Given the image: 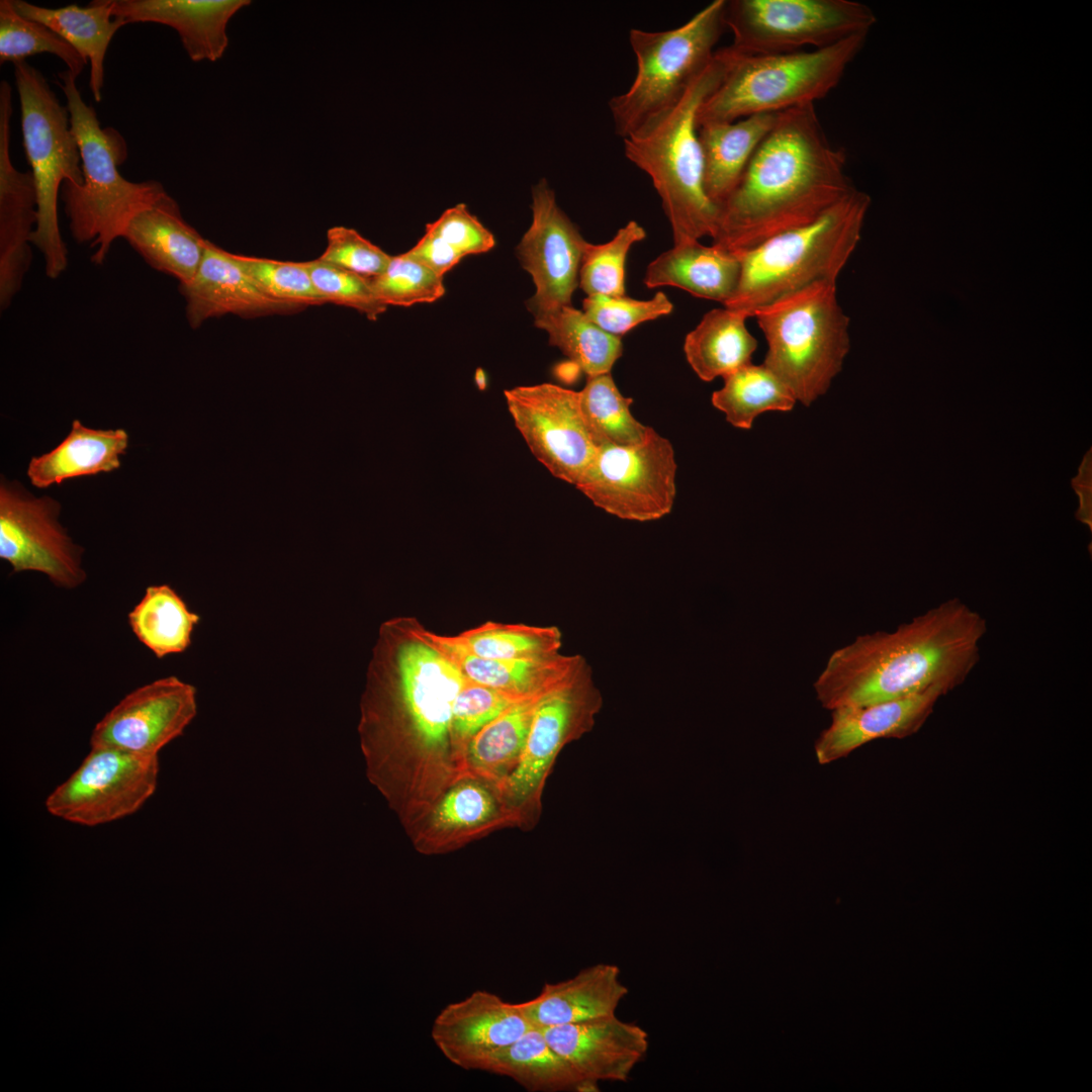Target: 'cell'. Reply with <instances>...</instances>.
<instances>
[{"label":"cell","instance_id":"24","mask_svg":"<svg viewBox=\"0 0 1092 1092\" xmlns=\"http://www.w3.org/2000/svg\"><path fill=\"white\" fill-rule=\"evenodd\" d=\"M249 0H112V15L126 24L154 22L174 28L193 62H215L225 52L230 19Z\"/></svg>","mask_w":1092,"mask_h":1092},{"label":"cell","instance_id":"29","mask_svg":"<svg viewBox=\"0 0 1092 1092\" xmlns=\"http://www.w3.org/2000/svg\"><path fill=\"white\" fill-rule=\"evenodd\" d=\"M127 447L124 429H92L74 420L57 447L30 459L26 475L33 486L48 488L66 479L111 472L120 467Z\"/></svg>","mask_w":1092,"mask_h":1092},{"label":"cell","instance_id":"37","mask_svg":"<svg viewBox=\"0 0 1092 1092\" xmlns=\"http://www.w3.org/2000/svg\"><path fill=\"white\" fill-rule=\"evenodd\" d=\"M541 697L513 704L467 743L463 754L474 771L503 783L522 753Z\"/></svg>","mask_w":1092,"mask_h":1092},{"label":"cell","instance_id":"44","mask_svg":"<svg viewBox=\"0 0 1092 1092\" xmlns=\"http://www.w3.org/2000/svg\"><path fill=\"white\" fill-rule=\"evenodd\" d=\"M583 312L606 333L621 337L638 325L669 314L672 302L663 291L648 300L623 296L592 295L582 301Z\"/></svg>","mask_w":1092,"mask_h":1092},{"label":"cell","instance_id":"5","mask_svg":"<svg viewBox=\"0 0 1092 1092\" xmlns=\"http://www.w3.org/2000/svg\"><path fill=\"white\" fill-rule=\"evenodd\" d=\"M69 70L58 73L57 83L66 97L71 127L80 149L84 180L65 181L60 198L69 228L78 243L94 249L92 262L100 265L113 242L123 238L130 221L166 193L154 180L131 182L118 171L127 157L126 143L113 127L100 126L95 109L86 104Z\"/></svg>","mask_w":1092,"mask_h":1092},{"label":"cell","instance_id":"12","mask_svg":"<svg viewBox=\"0 0 1092 1092\" xmlns=\"http://www.w3.org/2000/svg\"><path fill=\"white\" fill-rule=\"evenodd\" d=\"M676 468L672 444L650 427L641 443L600 446L575 487L619 519L656 521L673 508Z\"/></svg>","mask_w":1092,"mask_h":1092},{"label":"cell","instance_id":"19","mask_svg":"<svg viewBox=\"0 0 1092 1092\" xmlns=\"http://www.w3.org/2000/svg\"><path fill=\"white\" fill-rule=\"evenodd\" d=\"M532 1023L519 1004L477 990L436 1016L431 1036L442 1055L464 1070L482 1071L488 1060L522 1037Z\"/></svg>","mask_w":1092,"mask_h":1092},{"label":"cell","instance_id":"43","mask_svg":"<svg viewBox=\"0 0 1092 1092\" xmlns=\"http://www.w3.org/2000/svg\"><path fill=\"white\" fill-rule=\"evenodd\" d=\"M233 255L247 274L272 298L302 308L327 303L316 291L302 262Z\"/></svg>","mask_w":1092,"mask_h":1092},{"label":"cell","instance_id":"28","mask_svg":"<svg viewBox=\"0 0 1092 1092\" xmlns=\"http://www.w3.org/2000/svg\"><path fill=\"white\" fill-rule=\"evenodd\" d=\"M741 275L740 256L700 241L673 245L650 262L643 283L652 289L673 286L696 297L725 304L734 294Z\"/></svg>","mask_w":1092,"mask_h":1092},{"label":"cell","instance_id":"4","mask_svg":"<svg viewBox=\"0 0 1092 1092\" xmlns=\"http://www.w3.org/2000/svg\"><path fill=\"white\" fill-rule=\"evenodd\" d=\"M726 65L725 48L717 50L674 106L623 139L625 157L651 179L673 245L712 238L715 231L717 207L705 192L697 113L719 85Z\"/></svg>","mask_w":1092,"mask_h":1092},{"label":"cell","instance_id":"23","mask_svg":"<svg viewBox=\"0 0 1092 1092\" xmlns=\"http://www.w3.org/2000/svg\"><path fill=\"white\" fill-rule=\"evenodd\" d=\"M944 694L931 689L911 696L832 710L831 723L815 742L820 764L847 756L880 738H905L916 733Z\"/></svg>","mask_w":1092,"mask_h":1092},{"label":"cell","instance_id":"32","mask_svg":"<svg viewBox=\"0 0 1092 1092\" xmlns=\"http://www.w3.org/2000/svg\"><path fill=\"white\" fill-rule=\"evenodd\" d=\"M747 318L736 310L714 308L687 335L685 355L700 379L724 378L751 363L757 340L746 327Z\"/></svg>","mask_w":1092,"mask_h":1092},{"label":"cell","instance_id":"6","mask_svg":"<svg viewBox=\"0 0 1092 1092\" xmlns=\"http://www.w3.org/2000/svg\"><path fill=\"white\" fill-rule=\"evenodd\" d=\"M871 197L854 187L815 221L738 256L741 275L726 308L753 316L759 307L817 282H837L857 244Z\"/></svg>","mask_w":1092,"mask_h":1092},{"label":"cell","instance_id":"41","mask_svg":"<svg viewBox=\"0 0 1092 1092\" xmlns=\"http://www.w3.org/2000/svg\"><path fill=\"white\" fill-rule=\"evenodd\" d=\"M646 232L637 221L630 220L619 229L612 240L604 244L587 243L579 269V286L587 296H623L625 265L630 248L643 241Z\"/></svg>","mask_w":1092,"mask_h":1092},{"label":"cell","instance_id":"40","mask_svg":"<svg viewBox=\"0 0 1092 1092\" xmlns=\"http://www.w3.org/2000/svg\"><path fill=\"white\" fill-rule=\"evenodd\" d=\"M44 53L61 59L77 78L88 64L79 52L48 26L20 15L12 0H1L0 63H15Z\"/></svg>","mask_w":1092,"mask_h":1092},{"label":"cell","instance_id":"1","mask_svg":"<svg viewBox=\"0 0 1092 1092\" xmlns=\"http://www.w3.org/2000/svg\"><path fill=\"white\" fill-rule=\"evenodd\" d=\"M845 167V150L830 143L815 104L779 112L717 209L713 245L740 255L815 221L855 187Z\"/></svg>","mask_w":1092,"mask_h":1092},{"label":"cell","instance_id":"8","mask_svg":"<svg viewBox=\"0 0 1092 1092\" xmlns=\"http://www.w3.org/2000/svg\"><path fill=\"white\" fill-rule=\"evenodd\" d=\"M767 352L763 365L810 405L826 393L850 349L849 317L836 282L811 284L755 310Z\"/></svg>","mask_w":1092,"mask_h":1092},{"label":"cell","instance_id":"14","mask_svg":"<svg viewBox=\"0 0 1092 1092\" xmlns=\"http://www.w3.org/2000/svg\"><path fill=\"white\" fill-rule=\"evenodd\" d=\"M603 704L584 659L564 681L543 695L535 708L522 753L502 790L519 809H534L561 748L592 730Z\"/></svg>","mask_w":1092,"mask_h":1092},{"label":"cell","instance_id":"30","mask_svg":"<svg viewBox=\"0 0 1092 1092\" xmlns=\"http://www.w3.org/2000/svg\"><path fill=\"white\" fill-rule=\"evenodd\" d=\"M16 11L37 21L69 42L90 62L89 87L96 102L102 100L104 59L116 31L126 23L112 15V0H93L82 7L69 4L47 8L23 0H12Z\"/></svg>","mask_w":1092,"mask_h":1092},{"label":"cell","instance_id":"18","mask_svg":"<svg viewBox=\"0 0 1092 1092\" xmlns=\"http://www.w3.org/2000/svg\"><path fill=\"white\" fill-rule=\"evenodd\" d=\"M197 713L195 688L171 675L144 685L118 702L93 728L91 746L159 754L181 736Z\"/></svg>","mask_w":1092,"mask_h":1092},{"label":"cell","instance_id":"11","mask_svg":"<svg viewBox=\"0 0 1092 1092\" xmlns=\"http://www.w3.org/2000/svg\"><path fill=\"white\" fill-rule=\"evenodd\" d=\"M876 21L870 7L851 0H726L724 10L730 47L743 55L828 47L868 34Z\"/></svg>","mask_w":1092,"mask_h":1092},{"label":"cell","instance_id":"39","mask_svg":"<svg viewBox=\"0 0 1092 1092\" xmlns=\"http://www.w3.org/2000/svg\"><path fill=\"white\" fill-rule=\"evenodd\" d=\"M455 638L472 654L491 659H524L558 653L562 634L556 626L486 621Z\"/></svg>","mask_w":1092,"mask_h":1092},{"label":"cell","instance_id":"25","mask_svg":"<svg viewBox=\"0 0 1092 1092\" xmlns=\"http://www.w3.org/2000/svg\"><path fill=\"white\" fill-rule=\"evenodd\" d=\"M422 632L466 679L520 700L543 696L564 681L584 660L579 654L560 652L524 659L484 658L469 652L455 636L441 635L424 626Z\"/></svg>","mask_w":1092,"mask_h":1092},{"label":"cell","instance_id":"51","mask_svg":"<svg viewBox=\"0 0 1092 1092\" xmlns=\"http://www.w3.org/2000/svg\"><path fill=\"white\" fill-rule=\"evenodd\" d=\"M475 383L480 389H484L486 387L485 373L481 368H478L475 371Z\"/></svg>","mask_w":1092,"mask_h":1092},{"label":"cell","instance_id":"35","mask_svg":"<svg viewBox=\"0 0 1092 1092\" xmlns=\"http://www.w3.org/2000/svg\"><path fill=\"white\" fill-rule=\"evenodd\" d=\"M534 324L587 377L610 373L622 356L621 338L606 333L572 305L535 318Z\"/></svg>","mask_w":1092,"mask_h":1092},{"label":"cell","instance_id":"2","mask_svg":"<svg viewBox=\"0 0 1092 1092\" xmlns=\"http://www.w3.org/2000/svg\"><path fill=\"white\" fill-rule=\"evenodd\" d=\"M987 621L947 599L893 631L856 637L833 651L813 684L827 710L899 699L931 689L946 695L980 660Z\"/></svg>","mask_w":1092,"mask_h":1092},{"label":"cell","instance_id":"21","mask_svg":"<svg viewBox=\"0 0 1092 1092\" xmlns=\"http://www.w3.org/2000/svg\"><path fill=\"white\" fill-rule=\"evenodd\" d=\"M541 1029L576 1074L597 1086L626 1081L649 1046L644 1028L616 1014Z\"/></svg>","mask_w":1092,"mask_h":1092},{"label":"cell","instance_id":"38","mask_svg":"<svg viewBox=\"0 0 1092 1092\" xmlns=\"http://www.w3.org/2000/svg\"><path fill=\"white\" fill-rule=\"evenodd\" d=\"M633 399L625 397L610 373L587 377L579 391V405L594 444L630 446L641 443L650 427L630 411Z\"/></svg>","mask_w":1092,"mask_h":1092},{"label":"cell","instance_id":"47","mask_svg":"<svg viewBox=\"0 0 1092 1092\" xmlns=\"http://www.w3.org/2000/svg\"><path fill=\"white\" fill-rule=\"evenodd\" d=\"M391 258L357 231L345 226H334L328 231L326 250L318 257L326 263L367 279L383 273Z\"/></svg>","mask_w":1092,"mask_h":1092},{"label":"cell","instance_id":"10","mask_svg":"<svg viewBox=\"0 0 1092 1092\" xmlns=\"http://www.w3.org/2000/svg\"><path fill=\"white\" fill-rule=\"evenodd\" d=\"M13 65L23 147L37 196V223L31 244L43 257L46 274L56 279L68 265L59 228L58 199L65 181L83 183L80 149L67 106L61 104L41 72L25 60Z\"/></svg>","mask_w":1092,"mask_h":1092},{"label":"cell","instance_id":"27","mask_svg":"<svg viewBox=\"0 0 1092 1092\" xmlns=\"http://www.w3.org/2000/svg\"><path fill=\"white\" fill-rule=\"evenodd\" d=\"M627 994L618 966L597 964L570 979L546 983L520 1005L533 1026L546 1028L614 1015Z\"/></svg>","mask_w":1092,"mask_h":1092},{"label":"cell","instance_id":"9","mask_svg":"<svg viewBox=\"0 0 1092 1092\" xmlns=\"http://www.w3.org/2000/svg\"><path fill=\"white\" fill-rule=\"evenodd\" d=\"M725 2L712 1L675 28L630 29L636 74L628 90L609 101L617 135H631L674 106L706 69L726 28Z\"/></svg>","mask_w":1092,"mask_h":1092},{"label":"cell","instance_id":"45","mask_svg":"<svg viewBox=\"0 0 1092 1092\" xmlns=\"http://www.w3.org/2000/svg\"><path fill=\"white\" fill-rule=\"evenodd\" d=\"M316 291L327 303L354 308L371 321L383 313L387 306L376 297L370 279L314 259L302 262Z\"/></svg>","mask_w":1092,"mask_h":1092},{"label":"cell","instance_id":"20","mask_svg":"<svg viewBox=\"0 0 1092 1092\" xmlns=\"http://www.w3.org/2000/svg\"><path fill=\"white\" fill-rule=\"evenodd\" d=\"M12 90L0 82V304L7 308L31 263L37 196L31 172L18 171L10 156Z\"/></svg>","mask_w":1092,"mask_h":1092},{"label":"cell","instance_id":"46","mask_svg":"<svg viewBox=\"0 0 1092 1092\" xmlns=\"http://www.w3.org/2000/svg\"><path fill=\"white\" fill-rule=\"evenodd\" d=\"M519 701L509 694L465 678L453 708V747L463 752L467 743L484 726Z\"/></svg>","mask_w":1092,"mask_h":1092},{"label":"cell","instance_id":"16","mask_svg":"<svg viewBox=\"0 0 1092 1092\" xmlns=\"http://www.w3.org/2000/svg\"><path fill=\"white\" fill-rule=\"evenodd\" d=\"M504 394L532 454L553 476L575 486L598 450L582 418L579 391L541 383Z\"/></svg>","mask_w":1092,"mask_h":1092},{"label":"cell","instance_id":"17","mask_svg":"<svg viewBox=\"0 0 1092 1092\" xmlns=\"http://www.w3.org/2000/svg\"><path fill=\"white\" fill-rule=\"evenodd\" d=\"M531 209L532 221L517 246V255L536 288L526 304L535 320L572 305L588 242L559 207L545 179L532 188Z\"/></svg>","mask_w":1092,"mask_h":1092},{"label":"cell","instance_id":"3","mask_svg":"<svg viewBox=\"0 0 1092 1092\" xmlns=\"http://www.w3.org/2000/svg\"><path fill=\"white\" fill-rule=\"evenodd\" d=\"M422 627L414 617H396L379 628L360 723L369 760L403 748L443 758L453 747V708L465 677Z\"/></svg>","mask_w":1092,"mask_h":1092},{"label":"cell","instance_id":"42","mask_svg":"<svg viewBox=\"0 0 1092 1092\" xmlns=\"http://www.w3.org/2000/svg\"><path fill=\"white\" fill-rule=\"evenodd\" d=\"M370 282L376 297L385 306L433 302L445 294L443 277L405 253L392 256L384 272Z\"/></svg>","mask_w":1092,"mask_h":1092},{"label":"cell","instance_id":"36","mask_svg":"<svg viewBox=\"0 0 1092 1092\" xmlns=\"http://www.w3.org/2000/svg\"><path fill=\"white\" fill-rule=\"evenodd\" d=\"M712 403L735 428L749 430L766 412H790L797 400L786 384L763 364L749 363L728 374Z\"/></svg>","mask_w":1092,"mask_h":1092},{"label":"cell","instance_id":"26","mask_svg":"<svg viewBox=\"0 0 1092 1092\" xmlns=\"http://www.w3.org/2000/svg\"><path fill=\"white\" fill-rule=\"evenodd\" d=\"M123 239L152 268L175 277L180 285L192 280L208 243L167 192L130 221Z\"/></svg>","mask_w":1092,"mask_h":1092},{"label":"cell","instance_id":"31","mask_svg":"<svg viewBox=\"0 0 1092 1092\" xmlns=\"http://www.w3.org/2000/svg\"><path fill=\"white\" fill-rule=\"evenodd\" d=\"M777 116L778 113L754 114L731 122H712L698 127L704 161L705 192L717 209L738 185Z\"/></svg>","mask_w":1092,"mask_h":1092},{"label":"cell","instance_id":"7","mask_svg":"<svg viewBox=\"0 0 1092 1092\" xmlns=\"http://www.w3.org/2000/svg\"><path fill=\"white\" fill-rule=\"evenodd\" d=\"M867 36L856 34L828 47L784 54L743 55L726 47L725 73L700 105L698 127L815 104L839 84Z\"/></svg>","mask_w":1092,"mask_h":1092},{"label":"cell","instance_id":"22","mask_svg":"<svg viewBox=\"0 0 1092 1092\" xmlns=\"http://www.w3.org/2000/svg\"><path fill=\"white\" fill-rule=\"evenodd\" d=\"M179 287L186 299V316L192 329L225 314L255 317L303 309L267 295L239 265L233 253L209 241L194 277Z\"/></svg>","mask_w":1092,"mask_h":1092},{"label":"cell","instance_id":"49","mask_svg":"<svg viewBox=\"0 0 1092 1092\" xmlns=\"http://www.w3.org/2000/svg\"><path fill=\"white\" fill-rule=\"evenodd\" d=\"M426 231L441 238L462 257L487 252L495 244L493 235L465 204L448 208L437 220L427 224Z\"/></svg>","mask_w":1092,"mask_h":1092},{"label":"cell","instance_id":"33","mask_svg":"<svg viewBox=\"0 0 1092 1092\" xmlns=\"http://www.w3.org/2000/svg\"><path fill=\"white\" fill-rule=\"evenodd\" d=\"M482 1071L509 1077L533 1092H595L547 1041L540 1027L492 1056Z\"/></svg>","mask_w":1092,"mask_h":1092},{"label":"cell","instance_id":"48","mask_svg":"<svg viewBox=\"0 0 1092 1092\" xmlns=\"http://www.w3.org/2000/svg\"><path fill=\"white\" fill-rule=\"evenodd\" d=\"M490 794L474 783H464L451 789L435 810L434 821L444 829L478 826L494 813Z\"/></svg>","mask_w":1092,"mask_h":1092},{"label":"cell","instance_id":"15","mask_svg":"<svg viewBox=\"0 0 1092 1092\" xmlns=\"http://www.w3.org/2000/svg\"><path fill=\"white\" fill-rule=\"evenodd\" d=\"M62 506L35 496L17 480H0V558L12 571H36L55 585L73 589L86 579L84 549L59 521Z\"/></svg>","mask_w":1092,"mask_h":1092},{"label":"cell","instance_id":"13","mask_svg":"<svg viewBox=\"0 0 1092 1092\" xmlns=\"http://www.w3.org/2000/svg\"><path fill=\"white\" fill-rule=\"evenodd\" d=\"M158 754L91 746L79 767L46 799L47 811L65 821L98 826L132 815L153 796Z\"/></svg>","mask_w":1092,"mask_h":1092},{"label":"cell","instance_id":"50","mask_svg":"<svg viewBox=\"0 0 1092 1092\" xmlns=\"http://www.w3.org/2000/svg\"><path fill=\"white\" fill-rule=\"evenodd\" d=\"M405 254L440 277H444L463 258L445 241L428 231Z\"/></svg>","mask_w":1092,"mask_h":1092},{"label":"cell","instance_id":"34","mask_svg":"<svg viewBox=\"0 0 1092 1092\" xmlns=\"http://www.w3.org/2000/svg\"><path fill=\"white\" fill-rule=\"evenodd\" d=\"M199 619L168 584L148 586L127 615L132 633L158 658L184 652Z\"/></svg>","mask_w":1092,"mask_h":1092}]
</instances>
